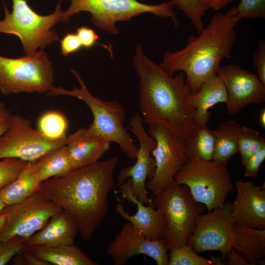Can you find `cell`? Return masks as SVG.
<instances>
[{
  "mask_svg": "<svg viewBox=\"0 0 265 265\" xmlns=\"http://www.w3.org/2000/svg\"><path fill=\"white\" fill-rule=\"evenodd\" d=\"M26 239L16 237L0 241V265H6L26 247Z\"/></svg>",
  "mask_w": 265,
  "mask_h": 265,
  "instance_id": "33",
  "label": "cell"
},
{
  "mask_svg": "<svg viewBox=\"0 0 265 265\" xmlns=\"http://www.w3.org/2000/svg\"><path fill=\"white\" fill-rule=\"evenodd\" d=\"M173 6L171 1L149 5L137 0H71L70 7L62 12L61 22H68L75 14L87 12L91 14L90 20L96 26L117 34V22L128 21L141 14L150 13L159 17L170 18L177 26L179 22Z\"/></svg>",
  "mask_w": 265,
  "mask_h": 265,
  "instance_id": "7",
  "label": "cell"
},
{
  "mask_svg": "<svg viewBox=\"0 0 265 265\" xmlns=\"http://www.w3.org/2000/svg\"><path fill=\"white\" fill-rule=\"evenodd\" d=\"M53 82L52 63L43 50L18 58L0 55V91L2 94L47 93L54 87Z\"/></svg>",
  "mask_w": 265,
  "mask_h": 265,
  "instance_id": "9",
  "label": "cell"
},
{
  "mask_svg": "<svg viewBox=\"0 0 265 265\" xmlns=\"http://www.w3.org/2000/svg\"><path fill=\"white\" fill-rule=\"evenodd\" d=\"M225 264L228 265H250L241 256L234 251L232 248L226 254Z\"/></svg>",
  "mask_w": 265,
  "mask_h": 265,
  "instance_id": "40",
  "label": "cell"
},
{
  "mask_svg": "<svg viewBox=\"0 0 265 265\" xmlns=\"http://www.w3.org/2000/svg\"><path fill=\"white\" fill-rule=\"evenodd\" d=\"M231 248L250 265H255L265 256V229L249 227L238 223L233 226Z\"/></svg>",
  "mask_w": 265,
  "mask_h": 265,
  "instance_id": "22",
  "label": "cell"
},
{
  "mask_svg": "<svg viewBox=\"0 0 265 265\" xmlns=\"http://www.w3.org/2000/svg\"><path fill=\"white\" fill-rule=\"evenodd\" d=\"M67 142V136L49 138L34 129L26 118L12 114L7 130L0 137V160L16 158L26 162L35 160Z\"/></svg>",
  "mask_w": 265,
  "mask_h": 265,
  "instance_id": "11",
  "label": "cell"
},
{
  "mask_svg": "<svg viewBox=\"0 0 265 265\" xmlns=\"http://www.w3.org/2000/svg\"><path fill=\"white\" fill-rule=\"evenodd\" d=\"M77 34L82 48L90 49L98 44V35L95 31L86 26H81L77 29Z\"/></svg>",
  "mask_w": 265,
  "mask_h": 265,
  "instance_id": "38",
  "label": "cell"
},
{
  "mask_svg": "<svg viewBox=\"0 0 265 265\" xmlns=\"http://www.w3.org/2000/svg\"><path fill=\"white\" fill-rule=\"evenodd\" d=\"M265 159V146L253 154L244 165V175L246 177L255 178Z\"/></svg>",
  "mask_w": 265,
  "mask_h": 265,
  "instance_id": "35",
  "label": "cell"
},
{
  "mask_svg": "<svg viewBox=\"0 0 265 265\" xmlns=\"http://www.w3.org/2000/svg\"><path fill=\"white\" fill-rule=\"evenodd\" d=\"M174 181L186 186L194 199L205 205L209 211L221 206L234 189L226 166L193 157L177 173Z\"/></svg>",
  "mask_w": 265,
  "mask_h": 265,
  "instance_id": "8",
  "label": "cell"
},
{
  "mask_svg": "<svg viewBox=\"0 0 265 265\" xmlns=\"http://www.w3.org/2000/svg\"><path fill=\"white\" fill-rule=\"evenodd\" d=\"M25 263L28 265H50L49 263L40 259L27 248V246L22 251Z\"/></svg>",
  "mask_w": 265,
  "mask_h": 265,
  "instance_id": "41",
  "label": "cell"
},
{
  "mask_svg": "<svg viewBox=\"0 0 265 265\" xmlns=\"http://www.w3.org/2000/svg\"><path fill=\"white\" fill-rule=\"evenodd\" d=\"M227 99V92L221 80L216 74L210 76L190 97L194 108V125L207 124L211 115L209 109L218 103L226 104Z\"/></svg>",
  "mask_w": 265,
  "mask_h": 265,
  "instance_id": "21",
  "label": "cell"
},
{
  "mask_svg": "<svg viewBox=\"0 0 265 265\" xmlns=\"http://www.w3.org/2000/svg\"><path fill=\"white\" fill-rule=\"evenodd\" d=\"M11 115L6 105L0 101V137L7 130Z\"/></svg>",
  "mask_w": 265,
  "mask_h": 265,
  "instance_id": "39",
  "label": "cell"
},
{
  "mask_svg": "<svg viewBox=\"0 0 265 265\" xmlns=\"http://www.w3.org/2000/svg\"><path fill=\"white\" fill-rule=\"evenodd\" d=\"M149 126L147 132L156 142L152 152L156 167L146 188L155 195L174 181L175 175L191 156L185 139L163 125Z\"/></svg>",
  "mask_w": 265,
  "mask_h": 265,
  "instance_id": "10",
  "label": "cell"
},
{
  "mask_svg": "<svg viewBox=\"0 0 265 265\" xmlns=\"http://www.w3.org/2000/svg\"><path fill=\"white\" fill-rule=\"evenodd\" d=\"M40 184L35 160L28 161L18 177L0 190V199L5 206L18 204L36 192Z\"/></svg>",
  "mask_w": 265,
  "mask_h": 265,
  "instance_id": "24",
  "label": "cell"
},
{
  "mask_svg": "<svg viewBox=\"0 0 265 265\" xmlns=\"http://www.w3.org/2000/svg\"><path fill=\"white\" fill-rule=\"evenodd\" d=\"M216 74L227 92L226 105L229 114L238 113L249 104H259L265 101V85L257 74L237 64H227L221 65Z\"/></svg>",
  "mask_w": 265,
  "mask_h": 265,
  "instance_id": "15",
  "label": "cell"
},
{
  "mask_svg": "<svg viewBox=\"0 0 265 265\" xmlns=\"http://www.w3.org/2000/svg\"><path fill=\"white\" fill-rule=\"evenodd\" d=\"M153 195L154 207L162 215V238L169 250L186 244L205 205L194 199L186 186L175 181Z\"/></svg>",
  "mask_w": 265,
  "mask_h": 265,
  "instance_id": "5",
  "label": "cell"
},
{
  "mask_svg": "<svg viewBox=\"0 0 265 265\" xmlns=\"http://www.w3.org/2000/svg\"><path fill=\"white\" fill-rule=\"evenodd\" d=\"M200 1L208 9L219 10L226 7L232 0H200Z\"/></svg>",
  "mask_w": 265,
  "mask_h": 265,
  "instance_id": "42",
  "label": "cell"
},
{
  "mask_svg": "<svg viewBox=\"0 0 265 265\" xmlns=\"http://www.w3.org/2000/svg\"><path fill=\"white\" fill-rule=\"evenodd\" d=\"M129 130L137 138L139 144L134 164L122 168L117 177V185L125 182L132 194L142 203L154 207L148 196L146 180L153 176L155 161L152 152L156 146L155 140L146 131L142 117L136 113L131 118Z\"/></svg>",
  "mask_w": 265,
  "mask_h": 265,
  "instance_id": "13",
  "label": "cell"
},
{
  "mask_svg": "<svg viewBox=\"0 0 265 265\" xmlns=\"http://www.w3.org/2000/svg\"><path fill=\"white\" fill-rule=\"evenodd\" d=\"M10 12L4 4V17L0 20V33L17 36L20 40L26 55L43 50L47 45L58 41L59 37L53 27L61 22V2L55 11L48 15L35 12L26 0H12Z\"/></svg>",
  "mask_w": 265,
  "mask_h": 265,
  "instance_id": "6",
  "label": "cell"
},
{
  "mask_svg": "<svg viewBox=\"0 0 265 265\" xmlns=\"http://www.w3.org/2000/svg\"><path fill=\"white\" fill-rule=\"evenodd\" d=\"M77 79L80 87L71 90L53 87L47 92L48 96H69L83 102L90 109L93 119L87 127L92 134L104 138L110 142L117 143L121 151L132 159L135 160L138 147L131 137L124 123L126 111L118 102L103 101L93 96L84 80L76 70L70 69Z\"/></svg>",
  "mask_w": 265,
  "mask_h": 265,
  "instance_id": "4",
  "label": "cell"
},
{
  "mask_svg": "<svg viewBox=\"0 0 265 265\" xmlns=\"http://www.w3.org/2000/svg\"><path fill=\"white\" fill-rule=\"evenodd\" d=\"M264 146L265 139L258 131L247 126H241L238 138V153L243 165L253 154Z\"/></svg>",
  "mask_w": 265,
  "mask_h": 265,
  "instance_id": "29",
  "label": "cell"
},
{
  "mask_svg": "<svg viewBox=\"0 0 265 265\" xmlns=\"http://www.w3.org/2000/svg\"><path fill=\"white\" fill-rule=\"evenodd\" d=\"M232 203L225 202L208 213L200 214L187 244L196 253L217 251L222 259L231 249L233 239Z\"/></svg>",
  "mask_w": 265,
  "mask_h": 265,
  "instance_id": "14",
  "label": "cell"
},
{
  "mask_svg": "<svg viewBox=\"0 0 265 265\" xmlns=\"http://www.w3.org/2000/svg\"><path fill=\"white\" fill-rule=\"evenodd\" d=\"M241 20L236 6L215 13L198 36L188 37L184 48L165 53L160 66L171 76L183 72L192 94L195 93L216 74L222 60L231 57L237 38L235 27Z\"/></svg>",
  "mask_w": 265,
  "mask_h": 265,
  "instance_id": "3",
  "label": "cell"
},
{
  "mask_svg": "<svg viewBox=\"0 0 265 265\" xmlns=\"http://www.w3.org/2000/svg\"><path fill=\"white\" fill-rule=\"evenodd\" d=\"M78 231L71 218L61 211L26 240V246H54L74 243Z\"/></svg>",
  "mask_w": 265,
  "mask_h": 265,
  "instance_id": "20",
  "label": "cell"
},
{
  "mask_svg": "<svg viewBox=\"0 0 265 265\" xmlns=\"http://www.w3.org/2000/svg\"><path fill=\"white\" fill-rule=\"evenodd\" d=\"M254 66L257 69V75L261 81L265 85V41L261 40L259 42L258 48L253 57Z\"/></svg>",
  "mask_w": 265,
  "mask_h": 265,
  "instance_id": "37",
  "label": "cell"
},
{
  "mask_svg": "<svg viewBox=\"0 0 265 265\" xmlns=\"http://www.w3.org/2000/svg\"><path fill=\"white\" fill-rule=\"evenodd\" d=\"M168 265H213L211 259L197 254L186 243L169 250Z\"/></svg>",
  "mask_w": 265,
  "mask_h": 265,
  "instance_id": "30",
  "label": "cell"
},
{
  "mask_svg": "<svg viewBox=\"0 0 265 265\" xmlns=\"http://www.w3.org/2000/svg\"><path fill=\"white\" fill-rule=\"evenodd\" d=\"M259 122L262 126V127L264 129L265 128V108H263L260 113L259 115Z\"/></svg>",
  "mask_w": 265,
  "mask_h": 265,
  "instance_id": "43",
  "label": "cell"
},
{
  "mask_svg": "<svg viewBox=\"0 0 265 265\" xmlns=\"http://www.w3.org/2000/svg\"><path fill=\"white\" fill-rule=\"evenodd\" d=\"M191 157L212 160L214 150L215 137L213 130L208 125H195L193 134L186 139Z\"/></svg>",
  "mask_w": 265,
  "mask_h": 265,
  "instance_id": "27",
  "label": "cell"
},
{
  "mask_svg": "<svg viewBox=\"0 0 265 265\" xmlns=\"http://www.w3.org/2000/svg\"><path fill=\"white\" fill-rule=\"evenodd\" d=\"M3 210L6 221L0 231V241L16 237L26 239L62 211L38 191L20 203L5 207Z\"/></svg>",
  "mask_w": 265,
  "mask_h": 265,
  "instance_id": "12",
  "label": "cell"
},
{
  "mask_svg": "<svg viewBox=\"0 0 265 265\" xmlns=\"http://www.w3.org/2000/svg\"><path fill=\"white\" fill-rule=\"evenodd\" d=\"M60 42L61 53L64 56L75 53L82 48L76 33H66L60 40Z\"/></svg>",
  "mask_w": 265,
  "mask_h": 265,
  "instance_id": "36",
  "label": "cell"
},
{
  "mask_svg": "<svg viewBox=\"0 0 265 265\" xmlns=\"http://www.w3.org/2000/svg\"><path fill=\"white\" fill-rule=\"evenodd\" d=\"M68 121L62 113L50 111L43 114L37 122V130L47 137L58 139L66 136Z\"/></svg>",
  "mask_w": 265,
  "mask_h": 265,
  "instance_id": "28",
  "label": "cell"
},
{
  "mask_svg": "<svg viewBox=\"0 0 265 265\" xmlns=\"http://www.w3.org/2000/svg\"><path fill=\"white\" fill-rule=\"evenodd\" d=\"M117 156L42 182L38 191L57 205L74 221L78 233L90 240L107 214L114 186Z\"/></svg>",
  "mask_w": 265,
  "mask_h": 265,
  "instance_id": "1",
  "label": "cell"
},
{
  "mask_svg": "<svg viewBox=\"0 0 265 265\" xmlns=\"http://www.w3.org/2000/svg\"><path fill=\"white\" fill-rule=\"evenodd\" d=\"M236 7L241 19L265 17V0H241Z\"/></svg>",
  "mask_w": 265,
  "mask_h": 265,
  "instance_id": "34",
  "label": "cell"
},
{
  "mask_svg": "<svg viewBox=\"0 0 265 265\" xmlns=\"http://www.w3.org/2000/svg\"><path fill=\"white\" fill-rule=\"evenodd\" d=\"M133 64L139 77L140 110L143 123L162 125L178 136L189 138L193 134L194 108L185 74L173 77L147 58L141 46H135Z\"/></svg>",
  "mask_w": 265,
  "mask_h": 265,
  "instance_id": "2",
  "label": "cell"
},
{
  "mask_svg": "<svg viewBox=\"0 0 265 265\" xmlns=\"http://www.w3.org/2000/svg\"><path fill=\"white\" fill-rule=\"evenodd\" d=\"M26 163L16 158L0 160V190L18 177Z\"/></svg>",
  "mask_w": 265,
  "mask_h": 265,
  "instance_id": "32",
  "label": "cell"
},
{
  "mask_svg": "<svg viewBox=\"0 0 265 265\" xmlns=\"http://www.w3.org/2000/svg\"><path fill=\"white\" fill-rule=\"evenodd\" d=\"M66 147L73 169L98 161L109 149L107 139L92 134L87 128H80L67 136Z\"/></svg>",
  "mask_w": 265,
  "mask_h": 265,
  "instance_id": "19",
  "label": "cell"
},
{
  "mask_svg": "<svg viewBox=\"0 0 265 265\" xmlns=\"http://www.w3.org/2000/svg\"><path fill=\"white\" fill-rule=\"evenodd\" d=\"M168 251L163 238L148 239L127 222L109 243L107 254L114 265H124L138 255L152 258L158 265H168Z\"/></svg>",
  "mask_w": 265,
  "mask_h": 265,
  "instance_id": "16",
  "label": "cell"
},
{
  "mask_svg": "<svg viewBox=\"0 0 265 265\" xmlns=\"http://www.w3.org/2000/svg\"><path fill=\"white\" fill-rule=\"evenodd\" d=\"M118 192L128 201L134 204L137 211L131 215L125 211L123 203L119 201L116 205V212L123 218L131 223L143 236L150 239L162 238L164 233V221L161 212L155 207L139 201L131 192L124 182L119 186Z\"/></svg>",
  "mask_w": 265,
  "mask_h": 265,
  "instance_id": "18",
  "label": "cell"
},
{
  "mask_svg": "<svg viewBox=\"0 0 265 265\" xmlns=\"http://www.w3.org/2000/svg\"><path fill=\"white\" fill-rule=\"evenodd\" d=\"M236 195L232 203L234 223L265 229V184L251 182H236Z\"/></svg>",
  "mask_w": 265,
  "mask_h": 265,
  "instance_id": "17",
  "label": "cell"
},
{
  "mask_svg": "<svg viewBox=\"0 0 265 265\" xmlns=\"http://www.w3.org/2000/svg\"><path fill=\"white\" fill-rule=\"evenodd\" d=\"M171 1L187 17L198 32L204 27L203 18L208 9L200 0H171Z\"/></svg>",
  "mask_w": 265,
  "mask_h": 265,
  "instance_id": "31",
  "label": "cell"
},
{
  "mask_svg": "<svg viewBox=\"0 0 265 265\" xmlns=\"http://www.w3.org/2000/svg\"><path fill=\"white\" fill-rule=\"evenodd\" d=\"M6 207L5 205L2 203V202L0 199V212Z\"/></svg>",
  "mask_w": 265,
  "mask_h": 265,
  "instance_id": "45",
  "label": "cell"
},
{
  "mask_svg": "<svg viewBox=\"0 0 265 265\" xmlns=\"http://www.w3.org/2000/svg\"><path fill=\"white\" fill-rule=\"evenodd\" d=\"M241 125L230 119L221 122L213 130L215 144L212 160L226 166L229 159L238 153V138Z\"/></svg>",
  "mask_w": 265,
  "mask_h": 265,
  "instance_id": "25",
  "label": "cell"
},
{
  "mask_svg": "<svg viewBox=\"0 0 265 265\" xmlns=\"http://www.w3.org/2000/svg\"><path fill=\"white\" fill-rule=\"evenodd\" d=\"M3 209L0 212V231L3 228L6 221V215Z\"/></svg>",
  "mask_w": 265,
  "mask_h": 265,
  "instance_id": "44",
  "label": "cell"
},
{
  "mask_svg": "<svg viewBox=\"0 0 265 265\" xmlns=\"http://www.w3.org/2000/svg\"><path fill=\"white\" fill-rule=\"evenodd\" d=\"M35 166L37 179L40 183L70 172L73 169L66 145L52 150L35 160Z\"/></svg>",
  "mask_w": 265,
  "mask_h": 265,
  "instance_id": "26",
  "label": "cell"
},
{
  "mask_svg": "<svg viewBox=\"0 0 265 265\" xmlns=\"http://www.w3.org/2000/svg\"><path fill=\"white\" fill-rule=\"evenodd\" d=\"M34 255L50 265H98L80 247L75 244H64L54 246H27Z\"/></svg>",
  "mask_w": 265,
  "mask_h": 265,
  "instance_id": "23",
  "label": "cell"
}]
</instances>
